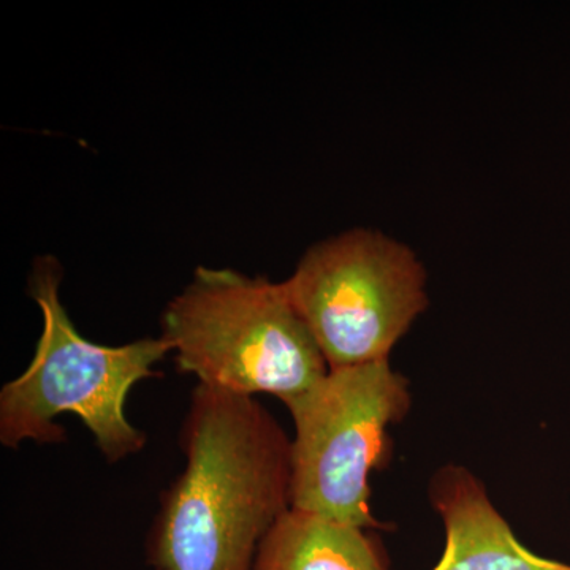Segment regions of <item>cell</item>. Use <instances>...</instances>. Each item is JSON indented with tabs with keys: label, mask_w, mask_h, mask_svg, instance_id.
<instances>
[{
	"label": "cell",
	"mask_w": 570,
	"mask_h": 570,
	"mask_svg": "<svg viewBox=\"0 0 570 570\" xmlns=\"http://www.w3.org/2000/svg\"><path fill=\"white\" fill-rule=\"evenodd\" d=\"M406 379L387 362L337 367L291 411L292 509L373 530L370 479L389 455V428L406 415Z\"/></svg>",
	"instance_id": "5b68a950"
},
{
	"label": "cell",
	"mask_w": 570,
	"mask_h": 570,
	"mask_svg": "<svg viewBox=\"0 0 570 570\" xmlns=\"http://www.w3.org/2000/svg\"><path fill=\"white\" fill-rule=\"evenodd\" d=\"M253 570H387L362 528L291 509L258 549Z\"/></svg>",
	"instance_id": "52a82bcc"
},
{
	"label": "cell",
	"mask_w": 570,
	"mask_h": 570,
	"mask_svg": "<svg viewBox=\"0 0 570 570\" xmlns=\"http://www.w3.org/2000/svg\"><path fill=\"white\" fill-rule=\"evenodd\" d=\"M283 284L330 370L387 362L428 306L414 250L366 228L311 247Z\"/></svg>",
	"instance_id": "277c9868"
},
{
	"label": "cell",
	"mask_w": 570,
	"mask_h": 570,
	"mask_svg": "<svg viewBox=\"0 0 570 570\" xmlns=\"http://www.w3.org/2000/svg\"><path fill=\"white\" fill-rule=\"evenodd\" d=\"M431 497L448 534L444 557L433 570H570L569 564L521 546L482 483L466 469H442Z\"/></svg>",
	"instance_id": "8992f818"
},
{
	"label": "cell",
	"mask_w": 570,
	"mask_h": 570,
	"mask_svg": "<svg viewBox=\"0 0 570 570\" xmlns=\"http://www.w3.org/2000/svg\"><path fill=\"white\" fill-rule=\"evenodd\" d=\"M184 469L146 535L151 570H253L292 509V439L253 396L197 384L179 430Z\"/></svg>",
	"instance_id": "6da1fadb"
},
{
	"label": "cell",
	"mask_w": 570,
	"mask_h": 570,
	"mask_svg": "<svg viewBox=\"0 0 570 570\" xmlns=\"http://www.w3.org/2000/svg\"><path fill=\"white\" fill-rule=\"evenodd\" d=\"M160 324L179 373L205 387L292 409L330 371L284 284L266 277L198 266Z\"/></svg>",
	"instance_id": "3957f363"
},
{
	"label": "cell",
	"mask_w": 570,
	"mask_h": 570,
	"mask_svg": "<svg viewBox=\"0 0 570 570\" xmlns=\"http://www.w3.org/2000/svg\"><path fill=\"white\" fill-rule=\"evenodd\" d=\"M62 268L51 255L37 258L29 296L39 306L41 333L36 354L20 376L0 390V444L17 450L61 444L62 415H77L108 464L140 453L148 436L127 419L135 385L160 376L154 370L171 347L163 336L104 346L81 335L61 299Z\"/></svg>",
	"instance_id": "7a4b0ae2"
}]
</instances>
